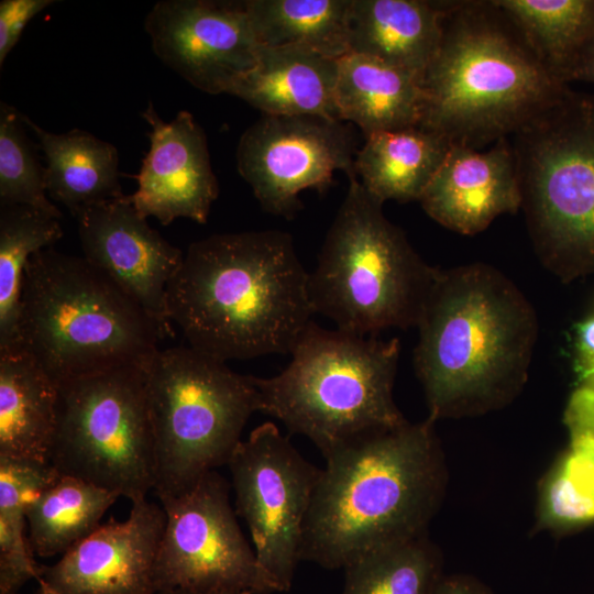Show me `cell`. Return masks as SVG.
Listing matches in <instances>:
<instances>
[{
    "mask_svg": "<svg viewBox=\"0 0 594 594\" xmlns=\"http://www.w3.org/2000/svg\"><path fill=\"white\" fill-rule=\"evenodd\" d=\"M417 328L414 367L433 420L502 409L525 387L538 316L498 268H440Z\"/></svg>",
    "mask_w": 594,
    "mask_h": 594,
    "instance_id": "6da1fadb",
    "label": "cell"
},
{
    "mask_svg": "<svg viewBox=\"0 0 594 594\" xmlns=\"http://www.w3.org/2000/svg\"><path fill=\"white\" fill-rule=\"evenodd\" d=\"M292 237L212 234L191 243L166 292L189 345L222 361L289 353L315 315Z\"/></svg>",
    "mask_w": 594,
    "mask_h": 594,
    "instance_id": "7a4b0ae2",
    "label": "cell"
},
{
    "mask_svg": "<svg viewBox=\"0 0 594 594\" xmlns=\"http://www.w3.org/2000/svg\"><path fill=\"white\" fill-rule=\"evenodd\" d=\"M436 420L344 443L324 455L302 529L301 561L344 569L378 549L427 535L448 472Z\"/></svg>",
    "mask_w": 594,
    "mask_h": 594,
    "instance_id": "3957f363",
    "label": "cell"
},
{
    "mask_svg": "<svg viewBox=\"0 0 594 594\" xmlns=\"http://www.w3.org/2000/svg\"><path fill=\"white\" fill-rule=\"evenodd\" d=\"M421 87L419 125L479 150L513 135L568 85L546 69L493 1H448Z\"/></svg>",
    "mask_w": 594,
    "mask_h": 594,
    "instance_id": "277c9868",
    "label": "cell"
},
{
    "mask_svg": "<svg viewBox=\"0 0 594 594\" xmlns=\"http://www.w3.org/2000/svg\"><path fill=\"white\" fill-rule=\"evenodd\" d=\"M20 330L23 349L56 384L118 366L146 367L163 340L103 272L53 246L26 265Z\"/></svg>",
    "mask_w": 594,
    "mask_h": 594,
    "instance_id": "5b68a950",
    "label": "cell"
},
{
    "mask_svg": "<svg viewBox=\"0 0 594 594\" xmlns=\"http://www.w3.org/2000/svg\"><path fill=\"white\" fill-rule=\"evenodd\" d=\"M400 353L388 341L328 330L311 322L277 375L255 377L258 411L323 454L355 439L408 422L393 397Z\"/></svg>",
    "mask_w": 594,
    "mask_h": 594,
    "instance_id": "8992f818",
    "label": "cell"
},
{
    "mask_svg": "<svg viewBox=\"0 0 594 594\" xmlns=\"http://www.w3.org/2000/svg\"><path fill=\"white\" fill-rule=\"evenodd\" d=\"M327 232L308 289L315 314L365 337L417 327L440 268L415 251L358 178Z\"/></svg>",
    "mask_w": 594,
    "mask_h": 594,
    "instance_id": "52a82bcc",
    "label": "cell"
},
{
    "mask_svg": "<svg viewBox=\"0 0 594 594\" xmlns=\"http://www.w3.org/2000/svg\"><path fill=\"white\" fill-rule=\"evenodd\" d=\"M513 136L540 263L563 282L594 273V94L568 87Z\"/></svg>",
    "mask_w": 594,
    "mask_h": 594,
    "instance_id": "ba28073f",
    "label": "cell"
},
{
    "mask_svg": "<svg viewBox=\"0 0 594 594\" xmlns=\"http://www.w3.org/2000/svg\"><path fill=\"white\" fill-rule=\"evenodd\" d=\"M161 502L228 465L250 416L258 411L255 376L193 346L160 350L145 369Z\"/></svg>",
    "mask_w": 594,
    "mask_h": 594,
    "instance_id": "9c48e42d",
    "label": "cell"
},
{
    "mask_svg": "<svg viewBox=\"0 0 594 594\" xmlns=\"http://www.w3.org/2000/svg\"><path fill=\"white\" fill-rule=\"evenodd\" d=\"M145 369L118 366L57 384L48 462L61 476L97 485L132 503L155 484V447Z\"/></svg>",
    "mask_w": 594,
    "mask_h": 594,
    "instance_id": "30bf717a",
    "label": "cell"
},
{
    "mask_svg": "<svg viewBox=\"0 0 594 594\" xmlns=\"http://www.w3.org/2000/svg\"><path fill=\"white\" fill-rule=\"evenodd\" d=\"M228 466L237 514L248 525L257 561L278 592L288 591L301 561L304 524L321 469L270 421L239 443Z\"/></svg>",
    "mask_w": 594,
    "mask_h": 594,
    "instance_id": "8fae6325",
    "label": "cell"
},
{
    "mask_svg": "<svg viewBox=\"0 0 594 594\" xmlns=\"http://www.w3.org/2000/svg\"><path fill=\"white\" fill-rule=\"evenodd\" d=\"M217 471L162 506L166 524L155 564L156 592L168 588L278 592L243 536Z\"/></svg>",
    "mask_w": 594,
    "mask_h": 594,
    "instance_id": "7c38bea8",
    "label": "cell"
},
{
    "mask_svg": "<svg viewBox=\"0 0 594 594\" xmlns=\"http://www.w3.org/2000/svg\"><path fill=\"white\" fill-rule=\"evenodd\" d=\"M352 129L318 116H264L249 127L237 147V167L262 209L292 219L302 208L299 194H324L333 174L354 169Z\"/></svg>",
    "mask_w": 594,
    "mask_h": 594,
    "instance_id": "4fadbf2b",
    "label": "cell"
},
{
    "mask_svg": "<svg viewBox=\"0 0 594 594\" xmlns=\"http://www.w3.org/2000/svg\"><path fill=\"white\" fill-rule=\"evenodd\" d=\"M144 29L162 63L207 94H230L257 62L245 0H161Z\"/></svg>",
    "mask_w": 594,
    "mask_h": 594,
    "instance_id": "5bb4252c",
    "label": "cell"
},
{
    "mask_svg": "<svg viewBox=\"0 0 594 594\" xmlns=\"http://www.w3.org/2000/svg\"><path fill=\"white\" fill-rule=\"evenodd\" d=\"M72 215L84 257L139 305L163 339L174 336L166 292L182 265L183 251L151 228L125 195Z\"/></svg>",
    "mask_w": 594,
    "mask_h": 594,
    "instance_id": "9a60e30c",
    "label": "cell"
},
{
    "mask_svg": "<svg viewBox=\"0 0 594 594\" xmlns=\"http://www.w3.org/2000/svg\"><path fill=\"white\" fill-rule=\"evenodd\" d=\"M165 524L163 506L132 503L125 520H108L56 563L41 565L35 594H155Z\"/></svg>",
    "mask_w": 594,
    "mask_h": 594,
    "instance_id": "2e32d148",
    "label": "cell"
},
{
    "mask_svg": "<svg viewBox=\"0 0 594 594\" xmlns=\"http://www.w3.org/2000/svg\"><path fill=\"white\" fill-rule=\"evenodd\" d=\"M142 117L151 127L150 150L129 200L140 216L154 217L163 226L177 218L205 224L219 196V184L204 129L184 110L170 122L164 121L152 101Z\"/></svg>",
    "mask_w": 594,
    "mask_h": 594,
    "instance_id": "e0dca14e",
    "label": "cell"
},
{
    "mask_svg": "<svg viewBox=\"0 0 594 594\" xmlns=\"http://www.w3.org/2000/svg\"><path fill=\"white\" fill-rule=\"evenodd\" d=\"M419 202L431 219L463 235L516 213L522 193L513 144L503 138L484 152L451 145Z\"/></svg>",
    "mask_w": 594,
    "mask_h": 594,
    "instance_id": "ac0fdd59",
    "label": "cell"
},
{
    "mask_svg": "<svg viewBox=\"0 0 594 594\" xmlns=\"http://www.w3.org/2000/svg\"><path fill=\"white\" fill-rule=\"evenodd\" d=\"M339 58L302 46L260 45L257 62L230 91L264 116L340 120L336 105ZM341 121V120H340Z\"/></svg>",
    "mask_w": 594,
    "mask_h": 594,
    "instance_id": "d6986e66",
    "label": "cell"
},
{
    "mask_svg": "<svg viewBox=\"0 0 594 594\" xmlns=\"http://www.w3.org/2000/svg\"><path fill=\"white\" fill-rule=\"evenodd\" d=\"M447 10L448 1L352 0L349 52L422 79L439 47Z\"/></svg>",
    "mask_w": 594,
    "mask_h": 594,
    "instance_id": "ffe728a7",
    "label": "cell"
},
{
    "mask_svg": "<svg viewBox=\"0 0 594 594\" xmlns=\"http://www.w3.org/2000/svg\"><path fill=\"white\" fill-rule=\"evenodd\" d=\"M336 105L340 120L356 124L364 138L419 125L424 111L421 78L349 52L339 58Z\"/></svg>",
    "mask_w": 594,
    "mask_h": 594,
    "instance_id": "44dd1931",
    "label": "cell"
},
{
    "mask_svg": "<svg viewBox=\"0 0 594 594\" xmlns=\"http://www.w3.org/2000/svg\"><path fill=\"white\" fill-rule=\"evenodd\" d=\"M58 387L24 350L0 353V457L48 462Z\"/></svg>",
    "mask_w": 594,
    "mask_h": 594,
    "instance_id": "7402d4cb",
    "label": "cell"
},
{
    "mask_svg": "<svg viewBox=\"0 0 594 594\" xmlns=\"http://www.w3.org/2000/svg\"><path fill=\"white\" fill-rule=\"evenodd\" d=\"M451 143L420 125L365 138L354 169L361 185L383 204L420 200L444 161Z\"/></svg>",
    "mask_w": 594,
    "mask_h": 594,
    "instance_id": "603a6c76",
    "label": "cell"
},
{
    "mask_svg": "<svg viewBox=\"0 0 594 594\" xmlns=\"http://www.w3.org/2000/svg\"><path fill=\"white\" fill-rule=\"evenodd\" d=\"M24 121L44 153L50 199L63 204L72 213L124 196L119 153L113 144L80 129L48 132L25 114Z\"/></svg>",
    "mask_w": 594,
    "mask_h": 594,
    "instance_id": "cb8c5ba5",
    "label": "cell"
},
{
    "mask_svg": "<svg viewBox=\"0 0 594 594\" xmlns=\"http://www.w3.org/2000/svg\"><path fill=\"white\" fill-rule=\"evenodd\" d=\"M560 82L594 40V0H493Z\"/></svg>",
    "mask_w": 594,
    "mask_h": 594,
    "instance_id": "d4e9b609",
    "label": "cell"
},
{
    "mask_svg": "<svg viewBox=\"0 0 594 594\" xmlns=\"http://www.w3.org/2000/svg\"><path fill=\"white\" fill-rule=\"evenodd\" d=\"M260 45L302 46L340 58L349 53L352 0H245Z\"/></svg>",
    "mask_w": 594,
    "mask_h": 594,
    "instance_id": "484cf974",
    "label": "cell"
},
{
    "mask_svg": "<svg viewBox=\"0 0 594 594\" xmlns=\"http://www.w3.org/2000/svg\"><path fill=\"white\" fill-rule=\"evenodd\" d=\"M118 495L72 476H59L26 508L28 537L34 554H64L101 524Z\"/></svg>",
    "mask_w": 594,
    "mask_h": 594,
    "instance_id": "4316f807",
    "label": "cell"
},
{
    "mask_svg": "<svg viewBox=\"0 0 594 594\" xmlns=\"http://www.w3.org/2000/svg\"><path fill=\"white\" fill-rule=\"evenodd\" d=\"M58 219L23 205H0V353L22 350L21 299L31 256L63 237Z\"/></svg>",
    "mask_w": 594,
    "mask_h": 594,
    "instance_id": "83f0119b",
    "label": "cell"
},
{
    "mask_svg": "<svg viewBox=\"0 0 594 594\" xmlns=\"http://www.w3.org/2000/svg\"><path fill=\"white\" fill-rule=\"evenodd\" d=\"M571 446L547 476L539 525L569 529L594 520V405L569 410Z\"/></svg>",
    "mask_w": 594,
    "mask_h": 594,
    "instance_id": "f1b7e54d",
    "label": "cell"
},
{
    "mask_svg": "<svg viewBox=\"0 0 594 594\" xmlns=\"http://www.w3.org/2000/svg\"><path fill=\"white\" fill-rule=\"evenodd\" d=\"M344 571L341 594H435L444 576L427 535L367 553Z\"/></svg>",
    "mask_w": 594,
    "mask_h": 594,
    "instance_id": "f546056e",
    "label": "cell"
},
{
    "mask_svg": "<svg viewBox=\"0 0 594 594\" xmlns=\"http://www.w3.org/2000/svg\"><path fill=\"white\" fill-rule=\"evenodd\" d=\"M24 114L0 102V205H23L61 219L45 185L46 168L40 146L28 134Z\"/></svg>",
    "mask_w": 594,
    "mask_h": 594,
    "instance_id": "4dcf8cb0",
    "label": "cell"
},
{
    "mask_svg": "<svg viewBox=\"0 0 594 594\" xmlns=\"http://www.w3.org/2000/svg\"><path fill=\"white\" fill-rule=\"evenodd\" d=\"M25 527V513L0 512V594H20L28 581L40 578Z\"/></svg>",
    "mask_w": 594,
    "mask_h": 594,
    "instance_id": "1f68e13d",
    "label": "cell"
},
{
    "mask_svg": "<svg viewBox=\"0 0 594 594\" xmlns=\"http://www.w3.org/2000/svg\"><path fill=\"white\" fill-rule=\"evenodd\" d=\"M61 475L50 462L0 457V510H25Z\"/></svg>",
    "mask_w": 594,
    "mask_h": 594,
    "instance_id": "d6a6232c",
    "label": "cell"
},
{
    "mask_svg": "<svg viewBox=\"0 0 594 594\" xmlns=\"http://www.w3.org/2000/svg\"><path fill=\"white\" fill-rule=\"evenodd\" d=\"M54 3V0L0 1V67L20 41L31 19Z\"/></svg>",
    "mask_w": 594,
    "mask_h": 594,
    "instance_id": "836d02e7",
    "label": "cell"
},
{
    "mask_svg": "<svg viewBox=\"0 0 594 594\" xmlns=\"http://www.w3.org/2000/svg\"><path fill=\"white\" fill-rule=\"evenodd\" d=\"M575 341L585 366L583 378H594V315L578 324Z\"/></svg>",
    "mask_w": 594,
    "mask_h": 594,
    "instance_id": "e575fe53",
    "label": "cell"
},
{
    "mask_svg": "<svg viewBox=\"0 0 594 594\" xmlns=\"http://www.w3.org/2000/svg\"><path fill=\"white\" fill-rule=\"evenodd\" d=\"M435 594H494L477 579L465 574L443 576Z\"/></svg>",
    "mask_w": 594,
    "mask_h": 594,
    "instance_id": "d590c367",
    "label": "cell"
},
{
    "mask_svg": "<svg viewBox=\"0 0 594 594\" xmlns=\"http://www.w3.org/2000/svg\"><path fill=\"white\" fill-rule=\"evenodd\" d=\"M583 80L594 82V40L576 59L568 76V82Z\"/></svg>",
    "mask_w": 594,
    "mask_h": 594,
    "instance_id": "8d00e7d4",
    "label": "cell"
},
{
    "mask_svg": "<svg viewBox=\"0 0 594 594\" xmlns=\"http://www.w3.org/2000/svg\"><path fill=\"white\" fill-rule=\"evenodd\" d=\"M155 594H251L249 592H230V591H191L183 588H168L156 592Z\"/></svg>",
    "mask_w": 594,
    "mask_h": 594,
    "instance_id": "74e56055",
    "label": "cell"
}]
</instances>
